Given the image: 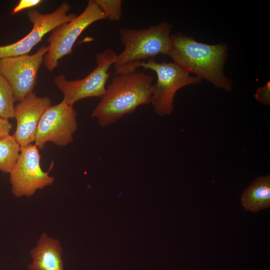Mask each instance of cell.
Segmentation results:
<instances>
[{"instance_id":"cell-2","label":"cell","mask_w":270,"mask_h":270,"mask_svg":"<svg viewBox=\"0 0 270 270\" xmlns=\"http://www.w3.org/2000/svg\"><path fill=\"white\" fill-rule=\"evenodd\" d=\"M154 88L152 76L144 72L116 75L91 116L102 127L108 126L151 102Z\"/></svg>"},{"instance_id":"cell-1","label":"cell","mask_w":270,"mask_h":270,"mask_svg":"<svg viewBox=\"0 0 270 270\" xmlns=\"http://www.w3.org/2000/svg\"><path fill=\"white\" fill-rule=\"evenodd\" d=\"M168 53L174 63L190 74L204 79L216 87L227 92L232 90L230 79L224 73L228 56L226 44H208L197 42L182 32L171 34Z\"/></svg>"},{"instance_id":"cell-3","label":"cell","mask_w":270,"mask_h":270,"mask_svg":"<svg viewBox=\"0 0 270 270\" xmlns=\"http://www.w3.org/2000/svg\"><path fill=\"white\" fill-rule=\"evenodd\" d=\"M172 27L169 22H162L147 28H121L120 40L124 48L117 55L113 64L115 74L136 70L146 59L154 58L160 54L168 55L171 45Z\"/></svg>"},{"instance_id":"cell-19","label":"cell","mask_w":270,"mask_h":270,"mask_svg":"<svg viewBox=\"0 0 270 270\" xmlns=\"http://www.w3.org/2000/svg\"><path fill=\"white\" fill-rule=\"evenodd\" d=\"M12 128V124L8 119L0 116V139L10 134Z\"/></svg>"},{"instance_id":"cell-7","label":"cell","mask_w":270,"mask_h":270,"mask_svg":"<svg viewBox=\"0 0 270 270\" xmlns=\"http://www.w3.org/2000/svg\"><path fill=\"white\" fill-rule=\"evenodd\" d=\"M40 155L35 144L21 147L20 155L10 172L13 194L18 198L30 197L38 190L51 185L54 178L44 172L40 164Z\"/></svg>"},{"instance_id":"cell-18","label":"cell","mask_w":270,"mask_h":270,"mask_svg":"<svg viewBox=\"0 0 270 270\" xmlns=\"http://www.w3.org/2000/svg\"><path fill=\"white\" fill-rule=\"evenodd\" d=\"M40 0H20L13 8L12 14H14L25 9L31 8L40 4Z\"/></svg>"},{"instance_id":"cell-8","label":"cell","mask_w":270,"mask_h":270,"mask_svg":"<svg viewBox=\"0 0 270 270\" xmlns=\"http://www.w3.org/2000/svg\"><path fill=\"white\" fill-rule=\"evenodd\" d=\"M48 46L43 45L32 54L0 58V74L11 86L15 102L33 92L38 74Z\"/></svg>"},{"instance_id":"cell-15","label":"cell","mask_w":270,"mask_h":270,"mask_svg":"<svg viewBox=\"0 0 270 270\" xmlns=\"http://www.w3.org/2000/svg\"><path fill=\"white\" fill-rule=\"evenodd\" d=\"M14 102L11 86L0 74V116L8 119L14 118Z\"/></svg>"},{"instance_id":"cell-4","label":"cell","mask_w":270,"mask_h":270,"mask_svg":"<svg viewBox=\"0 0 270 270\" xmlns=\"http://www.w3.org/2000/svg\"><path fill=\"white\" fill-rule=\"evenodd\" d=\"M154 71L157 80L153 90L151 102L156 113L160 116H168L174 110L173 102L176 92L188 85L197 84L202 79L190 73L174 62H157L154 58L142 62L138 67Z\"/></svg>"},{"instance_id":"cell-10","label":"cell","mask_w":270,"mask_h":270,"mask_svg":"<svg viewBox=\"0 0 270 270\" xmlns=\"http://www.w3.org/2000/svg\"><path fill=\"white\" fill-rule=\"evenodd\" d=\"M77 128L76 110L62 100L58 104L50 106L43 114L34 144L39 150H42L48 142L58 146H66L73 141V134Z\"/></svg>"},{"instance_id":"cell-16","label":"cell","mask_w":270,"mask_h":270,"mask_svg":"<svg viewBox=\"0 0 270 270\" xmlns=\"http://www.w3.org/2000/svg\"><path fill=\"white\" fill-rule=\"evenodd\" d=\"M105 14L106 18L111 21H118L122 15V0H94Z\"/></svg>"},{"instance_id":"cell-13","label":"cell","mask_w":270,"mask_h":270,"mask_svg":"<svg viewBox=\"0 0 270 270\" xmlns=\"http://www.w3.org/2000/svg\"><path fill=\"white\" fill-rule=\"evenodd\" d=\"M240 202L246 210L258 212L270 207V176H260L244 192Z\"/></svg>"},{"instance_id":"cell-5","label":"cell","mask_w":270,"mask_h":270,"mask_svg":"<svg viewBox=\"0 0 270 270\" xmlns=\"http://www.w3.org/2000/svg\"><path fill=\"white\" fill-rule=\"evenodd\" d=\"M106 18L94 0H90L80 15L53 30L48 38L49 48L44 58L48 70H53L58 66L60 59L71 54L76 40L86 28L96 21Z\"/></svg>"},{"instance_id":"cell-6","label":"cell","mask_w":270,"mask_h":270,"mask_svg":"<svg viewBox=\"0 0 270 270\" xmlns=\"http://www.w3.org/2000/svg\"><path fill=\"white\" fill-rule=\"evenodd\" d=\"M117 54L112 50H106L96 55V66L82 79L68 80L64 75L56 76L54 83L64 94L63 100L73 106L76 102L90 97H102L106 90L108 70L116 61Z\"/></svg>"},{"instance_id":"cell-14","label":"cell","mask_w":270,"mask_h":270,"mask_svg":"<svg viewBox=\"0 0 270 270\" xmlns=\"http://www.w3.org/2000/svg\"><path fill=\"white\" fill-rule=\"evenodd\" d=\"M20 146L14 136L0 139V171L10 173L20 155Z\"/></svg>"},{"instance_id":"cell-12","label":"cell","mask_w":270,"mask_h":270,"mask_svg":"<svg viewBox=\"0 0 270 270\" xmlns=\"http://www.w3.org/2000/svg\"><path fill=\"white\" fill-rule=\"evenodd\" d=\"M62 252L59 240L43 232L30 252L32 260L28 265V270H64Z\"/></svg>"},{"instance_id":"cell-17","label":"cell","mask_w":270,"mask_h":270,"mask_svg":"<svg viewBox=\"0 0 270 270\" xmlns=\"http://www.w3.org/2000/svg\"><path fill=\"white\" fill-rule=\"evenodd\" d=\"M254 97L256 99L266 105L270 104V82H268L266 84L256 90Z\"/></svg>"},{"instance_id":"cell-11","label":"cell","mask_w":270,"mask_h":270,"mask_svg":"<svg viewBox=\"0 0 270 270\" xmlns=\"http://www.w3.org/2000/svg\"><path fill=\"white\" fill-rule=\"evenodd\" d=\"M51 106L48 96L40 97L33 92L15 106L14 118L16 127L14 136L20 148L34 142L40 120Z\"/></svg>"},{"instance_id":"cell-9","label":"cell","mask_w":270,"mask_h":270,"mask_svg":"<svg viewBox=\"0 0 270 270\" xmlns=\"http://www.w3.org/2000/svg\"><path fill=\"white\" fill-rule=\"evenodd\" d=\"M70 9V4L64 2L51 13L42 14L36 10H29L28 16L33 24L32 30L19 40L0 46V58L28 54L32 48L42 40L44 35L77 16L74 13L68 14Z\"/></svg>"}]
</instances>
